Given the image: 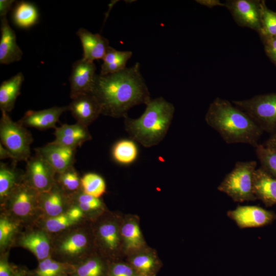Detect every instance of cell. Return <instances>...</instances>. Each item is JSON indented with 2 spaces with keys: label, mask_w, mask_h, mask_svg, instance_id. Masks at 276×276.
<instances>
[{
  "label": "cell",
  "mask_w": 276,
  "mask_h": 276,
  "mask_svg": "<svg viewBox=\"0 0 276 276\" xmlns=\"http://www.w3.org/2000/svg\"><path fill=\"white\" fill-rule=\"evenodd\" d=\"M101 114L124 118L132 107L146 104L151 99L139 62L116 73L96 75L91 93Z\"/></svg>",
  "instance_id": "1"
},
{
  "label": "cell",
  "mask_w": 276,
  "mask_h": 276,
  "mask_svg": "<svg viewBox=\"0 0 276 276\" xmlns=\"http://www.w3.org/2000/svg\"><path fill=\"white\" fill-rule=\"evenodd\" d=\"M204 119L227 144H246L255 147L263 132L247 113L219 97L210 104Z\"/></svg>",
  "instance_id": "2"
},
{
  "label": "cell",
  "mask_w": 276,
  "mask_h": 276,
  "mask_svg": "<svg viewBox=\"0 0 276 276\" xmlns=\"http://www.w3.org/2000/svg\"><path fill=\"white\" fill-rule=\"evenodd\" d=\"M137 119L125 118L126 131L132 140L146 148L158 145L166 136L173 118L175 107L160 97L151 99Z\"/></svg>",
  "instance_id": "3"
},
{
  "label": "cell",
  "mask_w": 276,
  "mask_h": 276,
  "mask_svg": "<svg viewBox=\"0 0 276 276\" xmlns=\"http://www.w3.org/2000/svg\"><path fill=\"white\" fill-rule=\"evenodd\" d=\"M257 166L256 160L236 162L232 171L218 186V190L236 202L256 200L254 193L253 178Z\"/></svg>",
  "instance_id": "4"
},
{
  "label": "cell",
  "mask_w": 276,
  "mask_h": 276,
  "mask_svg": "<svg viewBox=\"0 0 276 276\" xmlns=\"http://www.w3.org/2000/svg\"><path fill=\"white\" fill-rule=\"evenodd\" d=\"M232 103L247 113L263 131H276V93L255 96Z\"/></svg>",
  "instance_id": "5"
},
{
  "label": "cell",
  "mask_w": 276,
  "mask_h": 276,
  "mask_svg": "<svg viewBox=\"0 0 276 276\" xmlns=\"http://www.w3.org/2000/svg\"><path fill=\"white\" fill-rule=\"evenodd\" d=\"M5 111L0 120L1 143L12 154L15 161L28 160L30 157L31 133L18 122H14Z\"/></svg>",
  "instance_id": "6"
},
{
  "label": "cell",
  "mask_w": 276,
  "mask_h": 276,
  "mask_svg": "<svg viewBox=\"0 0 276 276\" xmlns=\"http://www.w3.org/2000/svg\"><path fill=\"white\" fill-rule=\"evenodd\" d=\"M121 219L116 217L106 218L99 223L95 231L97 243L104 254L116 260L124 255L120 233Z\"/></svg>",
  "instance_id": "7"
},
{
  "label": "cell",
  "mask_w": 276,
  "mask_h": 276,
  "mask_svg": "<svg viewBox=\"0 0 276 276\" xmlns=\"http://www.w3.org/2000/svg\"><path fill=\"white\" fill-rule=\"evenodd\" d=\"M56 172L39 154L27 160L25 182L39 193L51 190L55 184Z\"/></svg>",
  "instance_id": "8"
},
{
  "label": "cell",
  "mask_w": 276,
  "mask_h": 276,
  "mask_svg": "<svg viewBox=\"0 0 276 276\" xmlns=\"http://www.w3.org/2000/svg\"><path fill=\"white\" fill-rule=\"evenodd\" d=\"M261 1L228 0L225 7L231 13L236 22L240 26L259 32Z\"/></svg>",
  "instance_id": "9"
},
{
  "label": "cell",
  "mask_w": 276,
  "mask_h": 276,
  "mask_svg": "<svg viewBox=\"0 0 276 276\" xmlns=\"http://www.w3.org/2000/svg\"><path fill=\"white\" fill-rule=\"evenodd\" d=\"M96 71L94 62L83 58L73 64L70 77L72 99L82 94H91L97 75Z\"/></svg>",
  "instance_id": "10"
},
{
  "label": "cell",
  "mask_w": 276,
  "mask_h": 276,
  "mask_svg": "<svg viewBox=\"0 0 276 276\" xmlns=\"http://www.w3.org/2000/svg\"><path fill=\"white\" fill-rule=\"evenodd\" d=\"M227 216L240 228L263 226L275 218L273 213L257 205H238L228 211Z\"/></svg>",
  "instance_id": "11"
},
{
  "label": "cell",
  "mask_w": 276,
  "mask_h": 276,
  "mask_svg": "<svg viewBox=\"0 0 276 276\" xmlns=\"http://www.w3.org/2000/svg\"><path fill=\"white\" fill-rule=\"evenodd\" d=\"M39 193L25 182L19 183L7 200L11 211L17 217L30 216L39 204Z\"/></svg>",
  "instance_id": "12"
},
{
  "label": "cell",
  "mask_w": 276,
  "mask_h": 276,
  "mask_svg": "<svg viewBox=\"0 0 276 276\" xmlns=\"http://www.w3.org/2000/svg\"><path fill=\"white\" fill-rule=\"evenodd\" d=\"M120 233L123 250L126 256L147 246L137 216L127 215L122 218Z\"/></svg>",
  "instance_id": "13"
},
{
  "label": "cell",
  "mask_w": 276,
  "mask_h": 276,
  "mask_svg": "<svg viewBox=\"0 0 276 276\" xmlns=\"http://www.w3.org/2000/svg\"><path fill=\"white\" fill-rule=\"evenodd\" d=\"M68 107L77 123L87 127L101 114L100 105L91 94H82L75 97Z\"/></svg>",
  "instance_id": "14"
},
{
  "label": "cell",
  "mask_w": 276,
  "mask_h": 276,
  "mask_svg": "<svg viewBox=\"0 0 276 276\" xmlns=\"http://www.w3.org/2000/svg\"><path fill=\"white\" fill-rule=\"evenodd\" d=\"M75 150L53 142L35 151L59 174L73 166Z\"/></svg>",
  "instance_id": "15"
},
{
  "label": "cell",
  "mask_w": 276,
  "mask_h": 276,
  "mask_svg": "<svg viewBox=\"0 0 276 276\" xmlns=\"http://www.w3.org/2000/svg\"><path fill=\"white\" fill-rule=\"evenodd\" d=\"M68 110L67 106L57 107L38 110H29L18 122L24 127H33L44 130L55 127L60 116Z\"/></svg>",
  "instance_id": "16"
},
{
  "label": "cell",
  "mask_w": 276,
  "mask_h": 276,
  "mask_svg": "<svg viewBox=\"0 0 276 276\" xmlns=\"http://www.w3.org/2000/svg\"><path fill=\"white\" fill-rule=\"evenodd\" d=\"M126 257V262L142 276H156L162 266L156 252L148 246Z\"/></svg>",
  "instance_id": "17"
},
{
  "label": "cell",
  "mask_w": 276,
  "mask_h": 276,
  "mask_svg": "<svg viewBox=\"0 0 276 276\" xmlns=\"http://www.w3.org/2000/svg\"><path fill=\"white\" fill-rule=\"evenodd\" d=\"M0 63L8 64L19 61L23 55L17 44L14 31L6 17L1 18Z\"/></svg>",
  "instance_id": "18"
},
{
  "label": "cell",
  "mask_w": 276,
  "mask_h": 276,
  "mask_svg": "<svg viewBox=\"0 0 276 276\" xmlns=\"http://www.w3.org/2000/svg\"><path fill=\"white\" fill-rule=\"evenodd\" d=\"M83 48V58L88 61L103 58L109 47L108 40L99 34H94L84 28L79 29L77 33Z\"/></svg>",
  "instance_id": "19"
},
{
  "label": "cell",
  "mask_w": 276,
  "mask_h": 276,
  "mask_svg": "<svg viewBox=\"0 0 276 276\" xmlns=\"http://www.w3.org/2000/svg\"><path fill=\"white\" fill-rule=\"evenodd\" d=\"M54 135L56 139L53 142L73 149L91 139L87 127L78 123L56 128Z\"/></svg>",
  "instance_id": "20"
},
{
  "label": "cell",
  "mask_w": 276,
  "mask_h": 276,
  "mask_svg": "<svg viewBox=\"0 0 276 276\" xmlns=\"http://www.w3.org/2000/svg\"><path fill=\"white\" fill-rule=\"evenodd\" d=\"M253 189L257 199L260 200L267 206L276 204V178L261 167L255 171Z\"/></svg>",
  "instance_id": "21"
},
{
  "label": "cell",
  "mask_w": 276,
  "mask_h": 276,
  "mask_svg": "<svg viewBox=\"0 0 276 276\" xmlns=\"http://www.w3.org/2000/svg\"><path fill=\"white\" fill-rule=\"evenodd\" d=\"M24 80V76L20 72L2 83L0 86V108L2 111L8 112L13 109Z\"/></svg>",
  "instance_id": "22"
},
{
  "label": "cell",
  "mask_w": 276,
  "mask_h": 276,
  "mask_svg": "<svg viewBox=\"0 0 276 276\" xmlns=\"http://www.w3.org/2000/svg\"><path fill=\"white\" fill-rule=\"evenodd\" d=\"M130 51H119L109 47L102 59L100 74L106 75L120 72L126 68L128 61L131 58Z\"/></svg>",
  "instance_id": "23"
},
{
  "label": "cell",
  "mask_w": 276,
  "mask_h": 276,
  "mask_svg": "<svg viewBox=\"0 0 276 276\" xmlns=\"http://www.w3.org/2000/svg\"><path fill=\"white\" fill-rule=\"evenodd\" d=\"M20 245L29 249L41 261L49 257L50 244L47 236L42 232L35 231L24 236Z\"/></svg>",
  "instance_id": "24"
},
{
  "label": "cell",
  "mask_w": 276,
  "mask_h": 276,
  "mask_svg": "<svg viewBox=\"0 0 276 276\" xmlns=\"http://www.w3.org/2000/svg\"><path fill=\"white\" fill-rule=\"evenodd\" d=\"M12 18L18 27L29 28L36 24L39 19V13L36 6L27 1L17 2L13 10Z\"/></svg>",
  "instance_id": "25"
},
{
  "label": "cell",
  "mask_w": 276,
  "mask_h": 276,
  "mask_svg": "<svg viewBox=\"0 0 276 276\" xmlns=\"http://www.w3.org/2000/svg\"><path fill=\"white\" fill-rule=\"evenodd\" d=\"M38 201L44 211L50 217L62 214L64 197L60 189L56 184L49 191L39 193Z\"/></svg>",
  "instance_id": "26"
},
{
  "label": "cell",
  "mask_w": 276,
  "mask_h": 276,
  "mask_svg": "<svg viewBox=\"0 0 276 276\" xmlns=\"http://www.w3.org/2000/svg\"><path fill=\"white\" fill-rule=\"evenodd\" d=\"M89 241L88 236L84 232H74L61 241L58 249L63 256L67 257H76L88 248Z\"/></svg>",
  "instance_id": "27"
},
{
  "label": "cell",
  "mask_w": 276,
  "mask_h": 276,
  "mask_svg": "<svg viewBox=\"0 0 276 276\" xmlns=\"http://www.w3.org/2000/svg\"><path fill=\"white\" fill-rule=\"evenodd\" d=\"M109 263L98 256L91 257L79 265L72 276H107Z\"/></svg>",
  "instance_id": "28"
},
{
  "label": "cell",
  "mask_w": 276,
  "mask_h": 276,
  "mask_svg": "<svg viewBox=\"0 0 276 276\" xmlns=\"http://www.w3.org/2000/svg\"><path fill=\"white\" fill-rule=\"evenodd\" d=\"M112 155L113 159L118 163L128 165L136 159L138 149L134 141L122 140L113 146Z\"/></svg>",
  "instance_id": "29"
},
{
  "label": "cell",
  "mask_w": 276,
  "mask_h": 276,
  "mask_svg": "<svg viewBox=\"0 0 276 276\" xmlns=\"http://www.w3.org/2000/svg\"><path fill=\"white\" fill-rule=\"evenodd\" d=\"M18 174L13 168L1 163L0 165V197L7 199L18 186Z\"/></svg>",
  "instance_id": "30"
},
{
  "label": "cell",
  "mask_w": 276,
  "mask_h": 276,
  "mask_svg": "<svg viewBox=\"0 0 276 276\" xmlns=\"http://www.w3.org/2000/svg\"><path fill=\"white\" fill-rule=\"evenodd\" d=\"M83 192L87 194L99 198L106 191V183L99 174L87 173L80 179Z\"/></svg>",
  "instance_id": "31"
},
{
  "label": "cell",
  "mask_w": 276,
  "mask_h": 276,
  "mask_svg": "<svg viewBox=\"0 0 276 276\" xmlns=\"http://www.w3.org/2000/svg\"><path fill=\"white\" fill-rule=\"evenodd\" d=\"M261 37L276 36V12L268 9L264 1L260 2Z\"/></svg>",
  "instance_id": "32"
},
{
  "label": "cell",
  "mask_w": 276,
  "mask_h": 276,
  "mask_svg": "<svg viewBox=\"0 0 276 276\" xmlns=\"http://www.w3.org/2000/svg\"><path fill=\"white\" fill-rule=\"evenodd\" d=\"M255 148L261 167L276 178V150L259 144Z\"/></svg>",
  "instance_id": "33"
},
{
  "label": "cell",
  "mask_w": 276,
  "mask_h": 276,
  "mask_svg": "<svg viewBox=\"0 0 276 276\" xmlns=\"http://www.w3.org/2000/svg\"><path fill=\"white\" fill-rule=\"evenodd\" d=\"M68 269L66 264L48 258L39 262L35 276H61Z\"/></svg>",
  "instance_id": "34"
},
{
  "label": "cell",
  "mask_w": 276,
  "mask_h": 276,
  "mask_svg": "<svg viewBox=\"0 0 276 276\" xmlns=\"http://www.w3.org/2000/svg\"><path fill=\"white\" fill-rule=\"evenodd\" d=\"M59 175V183L64 190L71 192L78 190L81 186V179L73 166Z\"/></svg>",
  "instance_id": "35"
},
{
  "label": "cell",
  "mask_w": 276,
  "mask_h": 276,
  "mask_svg": "<svg viewBox=\"0 0 276 276\" xmlns=\"http://www.w3.org/2000/svg\"><path fill=\"white\" fill-rule=\"evenodd\" d=\"M75 223L66 214L51 217L44 223L45 228L50 232L57 233L69 227Z\"/></svg>",
  "instance_id": "36"
},
{
  "label": "cell",
  "mask_w": 276,
  "mask_h": 276,
  "mask_svg": "<svg viewBox=\"0 0 276 276\" xmlns=\"http://www.w3.org/2000/svg\"><path fill=\"white\" fill-rule=\"evenodd\" d=\"M137 274L126 261H117L109 263L107 276H136Z\"/></svg>",
  "instance_id": "37"
},
{
  "label": "cell",
  "mask_w": 276,
  "mask_h": 276,
  "mask_svg": "<svg viewBox=\"0 0 276 276\" xmlns=\"http://www.w3.org/2000/svg\"><path fill=\"white\" fill-rule=\"evenodd\" d=\"M16 229L14 223L6 218L0 220V244L1 246L6 245Z\"/></svg>",
  "instance_id": "38"
},
{
  "label": "cell",
  "mask_w": 276,
  "mask_h": 276,
  "mask_svg": "<svg viewBox=\"0 0 276 276\" xmlns=\"http://www.w3.org/2000/svg\"><path fill=\"white\" fill-rule=\"evenodd\" d=\"M261 38L263 42L266 54L276 65V36Z\"/></svg>",
  "instance_id": "39"
},
{
  "label": "cell",
  "mask_w": 276,
  "mask_h": 276,
  "mask_svg": "<svg viewBox=\"0 0 276 276\" xmlns=\"http://www.w3.org/2000/svg\"><path fill=\"white\" fill-rule=\"evenodd\" d=\"M15 272L12 270L7 260L2 259L0 261V276H14Z\"/></svg>",
  "instance_id": "40"
},
{
  "label": "cell",
  "mask_w": 276,
  "mask_h": 276,
  "mask_svg": "<svg viewBox=\"0 0 276 276\" xmlns=\"http://www.w3.org/2000/svg\"><path fill=\"white\" fill-rule=\"evenodd\" d=\"M66 214L71 220L75 222L83 216V211L77 205L70 209Z\"/></svg>",
  "instance_id": "41"
},
{
  "label": "cell",
  "mask_w": 276,
  "mask_h": 276,
  "mask_svg": "<svg viewBox=\"0 0 276 276\" xmlns=\"http://www.w3.org/2000/svg\"><path fill=\"white\" fill-rule=\"evenodd\" d=\"M13 0H1L0 1V16L1 18L6 17V15L10 10L13 4Z\"/></svg>",
  "instance_id": "42"
},
{
  "label": "cell",
  "mask_w": 276,
  "mask_h": 276,
  "mask_svg": "<svg viewBox=\"0 0 276 276\" xmlns=\"http://www.w3.org/2000/svg\"><path fill=\"white\" fill-rule=\"evenodd\" d=\"M195 2L200 5L210 8L216 7H225V3H222L219 0H196Z\"/></svg>",
  "instance_id": "43"
},
{
  "label": "cell",
  "mask_w": 276,
  "mask_h": 276,
  "mask_svg": "<svg viewBox=\"0 0 276 276\" xmlns=\"http://www.w3.org/2000/svg\"><path fill=\"white\" fill-rule=\"evenodd\" d=\"M264 145L269 148L276 150V131L271 134Z\"/></svg>",
  "instance_id": "44"
},
{
  "label": "cell",
  "mask_w": 276,
  "mask_h": 276,
  "mask_svg": "<svg viewBox=\"0 0 276 276\" xmlns=\"http://www.w3.org/2000/svg\"><path fill=\"white\" fill-rule=\"evenodd\" d=\"M0 158L1 159L11 158L14 160L11 153L0 143Z\"/></svg>",
  "instance_id": "45"
},
{
  "label": "cell",
  "mask_w": 276,
  "mask_h": 276,
  "mask_svg": "<svg viewBox=\"0 0 276 276\" xmlns=\"http://www.w3.org/2000/svg\"><path fill=\"white\" fill-rule=\"evenodd\" d=\"M14 276H26L22 271H17L15 272Z\"/></svg>",
  "instance_id": "46"
},
{
  "label": "cell",
  "mask_w": 276,
  "mask_h": 276,
  "mask_svg": "<svg viewBox=\"0 0 276 276\" xmlns=\"http://www.w3.org/2000/svg\"><path fill=\"white\" fill-rule=\"evenodd\" d=\"M136 276H142V275H139V274H137V275H136Z\"/></svg>",
  "instance_id": "47"
}]
</instances>
